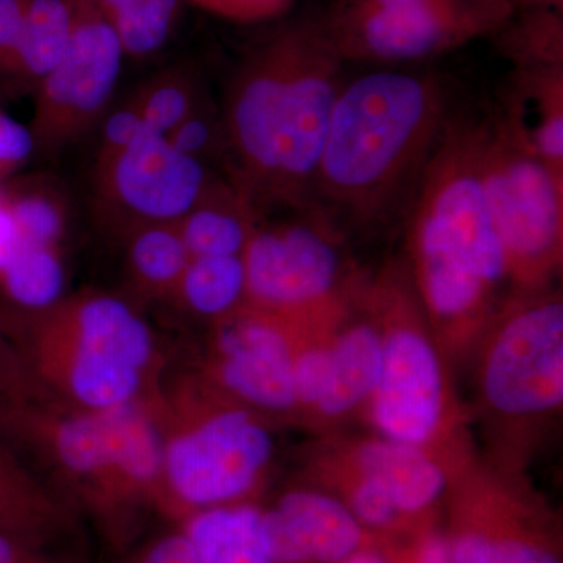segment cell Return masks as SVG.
I'll list each match as a JSON object with an SVG mask.
<instances>
[{
  "label": "cell",
  "instance_id": "cell-1",
  "mask_svg": "<svg viewBox=\"0 0 563 563\" xmlns=\"http://www.w3.org/2000/svg\"><path fill=\"white\" fill-rule=\"evenodd\" d=\"M321 21L285 25L244 58L221 120L229 181L258 213L303 209L344 81Z\"/></svg>",
  "mask_w": 563,
  "mask_h": 563
},
{
  "label": "cell",
  "instance_id": "cell-2",
  "mask_svg": "<svg viewBox=\"0 0 563 563\" xmlns=\"http://www.w3.org/2000/svg\"><path fill=\"white\" fill-rule=\"evenodd\" d=\"M0 432L114 544L125 543L141 515L158 512L161 396L81 410L29 393L0 409Z\"/></svg>",
  "mask_w": 563,
  "mask_h": 563
},
{
  "label": "cell",
  "instance_id": "cell-3",
  "mask_svg": "<svg viewBox=\"0 0 563 563\" xmlns=\"http://www.w3.org/2000/svg\"><path fill=\"white\" fill-rule=\"evenodd\" d=\"M448 121L435 77L379 70L343 85L313 198L354 221L380 220L421 179Z\"/></svg>",
  "mask_w": 563,
  "mask_h": 563
},
{
  "label": "cell",
  "instance_id": "cell-4",
  "mask_svg": "<svg viewBox=\"0 0 563 563\" xmlns=\"http://www.w3.org/2000/svg\"><path fill=\"white\" fill-rule=\"evenodd\" d=\"M477 122L448 121L420 179L410 252L420 302L450 335L477 331L509 266L477 168Z\"/></svg>",
  "mask_w": 563,
  "mask_h": 563
},
{
  "label": "cell",
  "instance_id": "cell-5",
  "mask_svg": "<svg viewBox=\"0 0 563 563\" xmlns=\"http://www.w3.org/2000/svg\"><path fill=\"white\" fill-rule=\"evenodd\" d=\"M29 388L81 410L157 396L161 352L150 322L120 296L84 291L38 313H2Z\"/></svg>",
  "mask_w": 563,
  "mask_h": 563
},
{
  "label": "cell",
  "instance_id": "cell-6",
  "mask_svg": "<svg viewBox=\"0 0 563 563\" xmlns=\"http://www.w3.org/2000/svg\"><path fill=\"white\" fill-rule=\"evenodd\" d=\"M163 417L162 490L158 512L185 518L247 503L274 454V440L254 410L240 404L207 401L202 388L161 395Z\"/></svg>",
  "mask_w": 563,
  "mask_h": 563
},
{
  "label": "cell",
  "instance_id": "cell-7",
  "mask_svg": "<svg viewBox=\"0 0 563 563\" xmlns=\"http://www.w3.org/2000/svg\"><path fill=\"white\" fill-rule=\"evenodd\" d=\"M477 168L509 279L542 291L563 247V173L515 144L495 124L477 122Z\"/></svg>",
  "mask_w": 563,
  "mask_h": 563
},
{
  "label": "cell",
  "instance_id": "cell-8",
  "mask_svg": "<svg viewBox=\"0 0 563 563\" xmlns=\"http://www.w3.org/2000/svg\"><path fill=\"white\" fill-rule=\"evenodd\" d=\"M510 0H340L321 20L343 60H424L495 35Z\"/></svg>",
  "mask_w": 563,
  "mask_h": 563
},
{
  "label": "cell",
  "instance_id": "cell-9",
  "mask_svg": "<svg viewBox=\"0 0 563 563\" xmlns=\"http://www.w3.org/2000/svg\"><path fill=\"white\" fill-rule=\"evenodd\" d=\"M369 309L384 336L383 368L369 415L383 439L422 448L442 431L446 385L439 352L406 285L388 274L369 287Z\"/></svg>",
  "mask_w": 563,
  "mask_h": 563
},
{
  "label": "cell",
  "instance_id": "cell-10",
  "mask_svg": "<svg viewBox=\"0 0 563 563\" xmlns=\"http://www.w3.org/2000/svg\"><path fill=\"white\" fill-rule=\"evenodd\" d=\"M277 224H258L243 252L246 302L292 321H313L346 301L355 285L344 279L332 225L317 211Z\"/></svg>",
  "mask_w": 563,
  "mask_h": 563
},
{
  "label": "cell",
  "instance_id": "cell-11",
  "mask_svg": "<svg viewBox=\"0 0 563 563\" xmlns=\"http://www.w3.org/2000/svg\"><path fill=\"white\" fill-rule=\"evenodd\" d=\"M217 180L209 165L147 133L110 161L95 163L91 207L103 229L124 240L151 225L177 224Z\"/></svg>",
  "mask_w": 563,
  "mask_h": 563
},
{
  "label": "cell",
  "instance_id": "cell-12",
  "mask_svg": "<svg viewBox=\"0 0 563 563\" xmlns=\"http://www.w3.org/2000/svg\"><path fill=\"white\" fill-rule=\"evenodd\" d=\"M73 32L65 54L36 88L29 129L35 152L68 150L101 122L120 79V40L92 0H70Z\"/></svg>",
  "mask_w": 563,
  "mask_h": 563
},
{
  "label": "cell",
  "instance_id": "cell-13",
  "mask_svg": "<svg viewBox=\"0 0 563 563\" xmlns=\"http://www.w3.org/2000/svg\"><path fill=\"white\" fill-rule=\"evenodd\" d=\"M483 393L506 417L554 412L563 402V302L529 292L493 328L483 363Z\"/></svg>",
  "mask_w": 563,
  "mask_h": 563
},
{
  "label": "cell",
  "instance_id": "cell-14",
  "mask_svg": "<svg viewBox=\"0 0 563 563\" xmlns=\"http://www.w3.org/2000/svg\"><path fill=\"white\" fill-rule=\"evenodd\" d=\"M214 324L211 383L231 401L254 412L295 410L292 363L307 322L288 320L246 302Z\"/></svg>",
  "mask_w": 563,
  "mask_h": 563
},
{
  "label": "cell",
  "instance_id": "cell-15",
  "mask_svg": "<svg viewBox=\"0 0 563 563\" xmlns=\"http://www.w3.org/2000/svg\"><path fill=\"white\" fill-rule=\"evenodd\" d=\"M263 533L276 563H342L365 547V529L347 504L309 488L263 509Z\"/></svg>",
  "mask_w": 563,
  "mask_h": 563
},
{
  "label": "cell",
  "instance_id": "cell-16",
  "mask_svg": "<svg viewBox=\"0 0 563 563\" xmlns=\"http://www.w3.org/2000/svg\"><path fill=\"white\" fill-rule=\"evenodd\" d=\"M0 533L40 547H69L80 533V515L2 432Z\"/></svg>",
  "mask_w": 563,
  "mask_h": 563
},
{
  "label": "cell",
  "instance_id": "cell-17",
  "mask_svg": "<svg viewBox=\"0 0 563 563\" xmlns=\"http://www.w3.org/2000/svg\"><path fill=\"white\" fill-rule=\"evenodd\" d=\"M493 121L521 150L563 173V65L515 68Z\"/></svg>",
  "mask_w": 563,
  "mask_h": 563
},
{
  "label": "cell",
  "instance_id": "cell-18",
  "mask_svg": "<svg viewBox=\"0 0 563 563\" xmlns=\"http://www.w3.org/2000/svg\"><path fill=\"white\" fill-rule=\"evenodd\" d=\"M384 336L377 320L344 325L329 342V368L314 412L340 418L372 398L383 368Z\"/></svg>",
  "mask_w": 563,
  "mask_h": 563
},
{
  "label": "cell",
  "instance_id": "cell-19",
  "mask_svg": "<svg viewBox=\"0 0 563 563\" xmlns=\"http://www.w3.org/2000/svg\"><path fill=\"white\" fill-rule=\"evenodd\" d=\"M357 473L383 485L404 517L431 509L446 488V473L422 448L383 439L369 440L355 451Z\"/></svg>",
  "mask_w": 563,
  "mask_h": 563
},
{
  "label": "cell",
  "instance_id": "cell-20",
  "mask_svg": "<svg viewBox=\"0 0 563 563\" xmlns=\"http://www.w3.org/2000/svg\"><path fill=\"white\" fill-rule=\"evenodd\" d=\"M262 214L229 180L218 179L179 222L191 257L243 255Z\"/></svg>",
  "mask_w": 563,
  "mask_h": 563
},
{
  "label": "cell",
  "instance_id": "cell-21",
  "mask_svg": "<svg viewBox=\"0 0 563 563\" xmlns=\"http://www.w3.org/2000/svg\"><path fill=\"white\" fill-rule=\"evenodd\" d=\"M179 526L201 563H276L263 533V509L254 504L202 510Z\"/></svg>",
  "mask_w": 563,
  "mask_h": 563
},
{
  "label": "cell",
  "instance_id": "cell-22",
  "mask_svg": "<svg viewBox=\"0 0 563 563\" xmlns=\"http://www.w3.org/2000/svg\"><path fill=\"white\" fill-rule=\"evenodd\" d=\"M70 0H29L16 54L3 85L35 92L57 66L73 32Z\"/></svg>",
  "mask_w": 563,
  "mask_h": 563
},
{
  "label": "cell",
  "instance_id": "cell-23",
  "mask_svg": "<svg viewBox=\"0 0 563 563\" xmlns=\"http://www.w3.org/2000/svg\"><path fill=\"white\" fill-rule=\"evenodd\" d=\"M129 279L141 295L173 299L191 261L177 224L151 225L122 240Z\"/></svg>",
  "mask_w": 563,
  "mask_h": 563
},
{
  "label": "cell",
  "instance_id": "cell-24",
  "mask_svg": "<svg viewBox=\"0 0 563 563\" xmlns=\"http://www.w3.org/2000/svg\"><path fill=\"white\" fill-rule=\"evenodd\" d=\"M66 269L60 247L20 240L5 268L0 272V290L13 312L38 313L65 298Z\"/></svg>",
  "mask_w": 563,
  "mask_h": 563
},
{
  "label": "cell",
  "instance_id": "cell-25",
  "mask_svg": "<svg viewBox=\"0 0 563 563\" xmlns=\"http://www.w3.org/2000/svg\"><path fill=\"white\" fill-rule=\"evenodd\" d=\"M173 299L188 313L214 322L246 303L243 255L191 257Z\"/></svg>",
  "mask_w": 563,
  "mask_h": 563
},
{
  "label": "cell",
  "instance_id": "cell-26",
  "mask_svg": "<svg viewBox=\"0 0 563 563\" xmlns=\"http://www.w3.org/2000/svg\"><path fill=\"white\" fill-rule=\"evenodd\" d=\"M21 240L60 247L69 225V207L60 188L49 180L29 179L0 190Z\"/></svg>",
  "mask_w": 563,
  "mask_h": 563
},
{
  "label": "cell",
  "instance_id": "cell-27",
  "mask_svg": "<svg viewBox=\"0 0 563 563\" xmlns=\"http://www.w3.org/2000/svg\"><path fill=\"white\" fill-rule=\"evenodd\" d=\"M495 35L515 68L563 65V10H515Z\"/></svg>",
  "mask_w": 563,
  "mask_h": 563
},
{
  "label": "cell",
  "instance_id": "cell-28",
  "mask_svg": "<svg viewBox=\"0 0 563 563\" xmlns=\"http://www.w3.org/2000/svg\"><path fill=\"white\" fill-rule=\"evenodd\" d=\"M131 96L147 129L163 136L203 101L198 77L181 66L155 74Z\"/></svg>",
  "mask_w": 563,
  "mask_h": 563
},
{
  "label": "cell",
  "instance_id": "cell-29",
  "mask_svg": "<svg viewBox=\"0 0 563 563\" xmlns=\"http://www.w3.org/2000/svg\"><path fill=\"white\" fill-rule=\"evenodd\" d=\"M451 563H562L553 548L512 531L468 528L448 539Z\"/></svg>",
  "mask_w": 563,
  "mask_h": 563
},
{
  "label": "cell",
  "instance_id": "cell-30",
  "mask_svg": "<svg viewBox=\"0 0 563 563\" xmlns=\"http://www.w3.org/2000/svg\"><path fill=\"white\" fill-rule=\"evenodd\" d=\"M179 5L180 0H144L136 9L111 21L124 57L141 60L161 51L179 20Z\"/></svg>",
  "mask_w": 563,
  "mask_h": 563
},
{
  "label": "cell",
  "instance_id": "cell-31",
  "mask_svg": "<svg viewBox=\"0 0 563 563\" xmlns=\"http://www.w3.org/2000/svg\"><path fill=\"white\" fill-rule=\"evenodd\" d=\"M165 139L188 157L202 163L225 158V136L221 117L203 101L180 121Z\"/></svg>",
  "mask_w": 563,
  "mask_h": 563
},
{
  "label": "cell",
  "instance_id": "cell-32",
  "mask_svg": "<svg viewBox=\"0 0 563 563\" xmlns=\"http://www.w3.org/2000/svg\"><path fill=\"white\" fill-rule=\"evenodd\" d=\"M344 503L363 529L385 531L395 528L402 520V515L383 485L365 474L357 473L347 492V501Z\"/></svg>",
  "mask_w": 563,
  "mask_h": 563
},
{
  "label": "cell",
  "instance_id": "cell-33",
  "mask_svg": "<svg viewBox=\"0 0 563 563\" xmlns=\"http://www.w3.org/2000/svg\"><path fill=\"white\" fill-rule=\"evenodd\" d=\"M101 121L96 163L110 161L114 155L131 147L141 136L152 133L144 124L143 117H141L136 103L133 102L132 96H129L113 110L106 111Z\"/></svg>",
  "mask_w": 563,
  "mask_h": 563
},
{
  "label": "cell",
  "instance_id": "cell-34",
  "mask_svg": "<svg viewBox=\"0 0 563 563\" xmlns=\"http://www.w3.org/2000/svg\"><path fill=\"white\" fill-rule=\"evenodd\" d=\"M329 368V342L303 343L299 340L292 363L296 402L313 410L324 388Z\"/></svg>",
  "mask_w": 563,
  "mask_h": 563
},
{
  "label": "cell",
  "instance_id": "cell-35",
  "mask_svg": "<svg viewBox=\"0 0 563 563\" xmlns=\"http://www.w3.org/2000/svg\"><path fill=\"white\" fill-rule=\"evenodd\" d=\"M120 563H201L179 525L132 543Z\"/></svg>",
  "mask_w": 563,
  "mask_h": 563
},
{
  "label": "cell",
  "instance_id": "cell-36",
  "mask_svg": "<svg viewBox=\"0 0 563 563\" xmlns=\"http://www.w3.org/2000/svg\"><path fill=\"white\" fill-rule=\"evenodd\" d=\"M213 16L240 24L272 21L282 16L295 0H190Z\"/></svg>",
  "mask_w": 563,
  "mask_h": 563
},
{
  "label": "cell",
  "instance_id": "cell-37",
  "mask_svg": "<svg viewBox=\"0 0 563 563\" xmlns=\"http://www.w3.org/2000/svg\"><path fill=\"white\" fill-rule=\"evenodd\" d=\"M35 152L29 125L11 118L0 109V185L20 172Z\"/></svg>",
  "mask_w": 563,
  "mask_h": 563
},
{
  "label": "cell",
  "instance_id": "cell-38",
  "mask_svg": "<svg viewBox=\"0 0 563 563\" xmlns=\"http://www.w3.org/2000/svg\"><path fill=\"white\" fill-rule=\"evenodd\" d=\"M0 563H81L69 547H40L0 533Z\"/></svg>",
  "mask_w": 563,
  "mask_h": 563
},
{
  "label": "cell",
  "instance_id": "cell-39",
  "mask_svg": "<svg viewBox=\"0 0 563 563\" xmlns=\"http://www.w3.org/2000/svg\"><path fill=\"white\" fill-rule=\"evenodd\" d=\"M29 384L25 379L20 357L9 332L3 328L2 313H0V409L18 401L27 395Z\"/></svg>",
  "mask_w": 563,
  "mask_h": 563
},
{
  "label": "cell",
  "instance_id": "cell-40",
  "mask_svg": "<svg viewBox=\"0 0 563 563\" xmlns=\"http://www.w3.org/2000/svg\"><path fill=\"white\" fill-rule=\"evenodd\" d=\"M29 0H0V84L9 76Z\"/></svg>",
  "mask_w": 563,
  "mask_h": 563
},
{
  "label": "cell",
  "instance_id": "cell-41",
  "mask_svg": "<svg viewBox=\"0 0 563 563\" xmlns=\"http://www.w3.org/2000/svg\"><path fill=\"white\" fill-rule=\"evenodd\" d=\"M412 563H451L448 539L439 533H431L422 539Z\"/></svg>",
  "mask_w": 563,
  "mask_h": 563
},
{
  "label": "cell",
  "instance_id": "cell-42",
  "mask_svg": "<svg viewBox=\"0 0 563 563\" xmlns=\"http://www.w3.org/2000/svg\"><path fill=\"white\" fill-rule=\"evenodd\" d=\"M106 20L111 22L141 5L144 0H92Z\"/></svg>",
  "mask_w": 563,
  "mask_h": 563
},
{
  "label": "cell",
  "instance_id": "cell-43",
  "mask_svg": "<svg viewBox=\"0 0 563 563\" xmlns=\"http://www.w3.org/2000/svg\"><path fill=\"white\" fill-rule=\"evenodd\" d=\"M514 10L554 9L563 10V0H510Z\"/></svg>",
  "mask_w": 563,
  "mask_h": 563
}]
</instances>
